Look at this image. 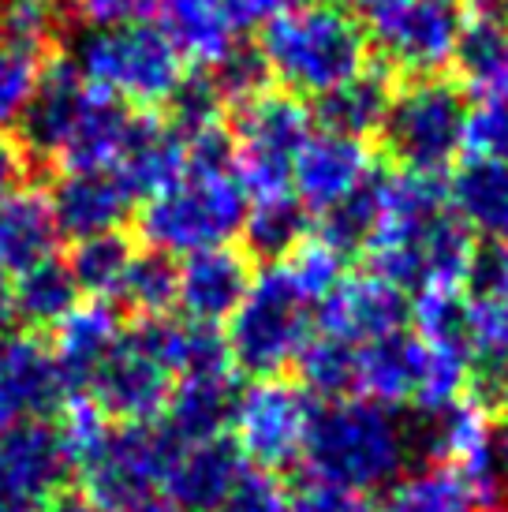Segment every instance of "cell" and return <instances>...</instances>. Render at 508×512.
<instances>
[{"label": "cell", "mask_w": 508, "mask_h": 512, "mask_svg": "<svg viewBox=\"0 0 508 512\" xmlns=\"http://www.w3.org/2000/svg\"><path fill=\"white\" fill-rule=\"evenodd\" d=\"M411 456L408 427L378 400L344 397L325 400L311 412L303 441V464L314 483L344 494H374L400 483Z\"/></svg>", "instance_id": "1"}, {"label": "cell", "mask_w": 508, "mask_h": 512, "mask_svg": "<svg viewBox=\"0 0 508 512\" xmlns=\"http://www.w3.org/2000/svg\"><path fill=\"white\" fill-rule=\"evenodd\" d=\"M258 57L292 98H325L367 68V30L333 0H299L262 27Z\"/></svg>", "instance_id": "2"}, {"label": "cell", "mask_w": 508, "mask_h": 512, "mask_svg": "<svg viewBox=\"0 0 508 512\" xmlns=\"http://www.w3.org/2000/svg\"><path fill=\"white\" fill-rule=\"evenodd\" d=\"M247 195L232 165H187V172L161 195L146 199L139 236L161 255H195L236 240L247 217Z\"/></svg>", "instance_id": "3"}, {"label": "cell", "mask_w": 508, "mask_h": 512, "mask_svg": "<svg viewBox=\"0 0 508 512\" xmlns=\"http://www.w3.org/2000/svg\"><path fill=\"white\" fill-rule=\"evenodd\" d=\"M71 68L86 86L116 98L120 105L154 109L176 98L187 79L184 53L172 45L165 27L131 23L113 30H86L75 38Z\"/></svg>", "instance_id": "4"}, {"label": "cell", "mask_w": 508, "mask_h": 512, "mask_svg": "<svg viewBox=\"0 0 508 512\" xmlns=\"http://www.w3.org/2000/svg\"><path fill=\"white\" fill-rule=\"evenodd\" d=\"M311 341V303L288 285L281 266L251 281L243 303L228 318V359L254 378H277Z\"/></svg>", "instance_id": "5"}, {"label": "cell", "mask_w": 508, "mask_h": 512, "mask_svg": "<svg viewBox=\"0 0 508 512\" xmlns=\"http://www.w3.org/2000/svg\"><path fill=\"white\" fill-rule=\"evenodd\" d=\"M311 109L284 90H266L240 105L232 135V172L247 202L292 191V161L311 139Z\"/></svg>", "instance_id": "6"}, {"label": "cell", "mask_w": 508, "mask_h": 512, "mask_svg": "<svg viewBox=\"0 0 508 512\" xmlns=\"http://www.w3.org/2000/svg\"><path fill=\"white\" fill-rule=\"evenodd\" d=\"M467 101L460 86L445 79H415L393 94L385 139L408 172L438 176L464 150Z\"/></svg>", "instance_id": "7"}, {"label": "cell", "mask_w": 508, "mask_h": 512, "mask_svg": "<svg viewBox=\"0 0 508 512\" xmlns=\"http://www.w3.org/2000/svg\"><path fill=\"white\" fill-rule=\"evenodd\" d=\"M176 453L180 449L172 438L154 423H120L83 468V494L101 512L135 509L165 483V471Z\"/></svg>", "instance_id": "8"}, {"label": "cell", "mask_w": 508, "mask_h": 512, "mask_svg": "<svg viewBox=\"0 0 508 512\" xmlns=\"http://www.w3.org/2000/svg\"><path fill=\"white\" fill-rule=\"evenodd\" d=\"M311 412V397L299 385L281 378H258L251 389L240 393L236 419H232L243 460H254L262 471L292 468L303 456Z\"/></svg>", "instance_id": "9"}, {"label": "cell", "mask_w": 508, "mask_h": 512, "mask_svg": "<svg viewBox=\"0 0 508 512\" xmlns=\"http://www.w3.org/2000/svg\"><path fill=\"white\" fill-rule=\"evenodd\" d=\"M370 23L381 57L393 68L415 79H434L456 60L464 8L460 0H400Z\"/></svg>", "instance_id": "10"}, {"label": "cell", "mask_w": 508, "mask_h": 512, "mask_svg": "<svg viewBox=\"0 0 508 512\" xmlns=\"http://www.w3.org/2000/svg\"><path fill=\"white\" fill-rule=\"evenodd\" d=\"M86 389L94 393V404L105 412V419L154 423L157 415H165L172 397V370L127 329Z\"/></svg>", "instance_id": "11"}, {"label": "cell", "mask_w": 508, "mask_h": 512, "mask_svg": "<svg viewBox=\"0 0 508 512\" xmlns=\"http://www.w3.org/2000/svg\"><path fill=\"white\" fill-rule=\"evenodd\" d=\"M68 471L57 427L27 419L0 430V512H38Z\"/></svg>", "instance_id": "12"}, {"label": "cell", "mask_w": 508, "mask_h": 512, "mask_svg": "<svg viewBox=\"0 0 508 512\" xmlns=\"http://www.w3.org/2000/svg\"><path fill=\"white\" fill-rule=\"evenodd\" d=\"M318 326L325 337L363 348L408 326V296L374 270L352 273L318 303Z\"/></svg>", "instance_id": "13"}, {"label": "cell", "mask_w": 508, "mask_h": 512, "mask_svg": "<svg viewBox=\"0 0 508 512\" xmlns=\"http://www.w3.org/2000/svg\"><path fill=\"white\" fill-rule=\"evenodd\" d=\"M374 180V157L363 139L311 131L292 161V195L303 202L307 214H325L363 184Z\"/></svg>", "instance_id": "14"}, {"label": "cell", "mask_w": 508, "mask_h": 512, "mask_svg": "<svg viewBox=\"0 0 508 512\" xmlns=\"http://www.w3.org/2000/svg\"><path fill=\"white\" fill-rule=\"evenodd\" d=\"M68 397L49 348L34 337L8 333L0 341V430L57 412Z\"/></svg>", "instance_id": "15"}, {"label": "cell", "mask_w": 508, "mask_h": 512, "mask_svg": "<svg viewBox=\"0 0 508 512\" xmlns=\"http://www.w3.org/2000/svg\"><path fill=\"white\" fill-rule=\"evenodd\" d=\"M240 378L236 367L198 370V374H180L172 385V397L165 404V423L161 430L172 438L176 449L198 445V441L225 438V430L236 419L240 404Z\"/></svg>", "instance_id": "16"}, {"label": "cell", "mask_w": 508, "mask_h": 512, "mask_svg": "<svg viewBox=\"0 0 508 512\" xmlns=\"http://www.w3.org/2000/svg\"><path fill=\"white\" fill-rule=\"evenodd\" d=\"M251 262L236 247H210V251H195L184 258L180 266V288H176V303L187 314V322L198 326H217L228 322L232 311L243 303L247 288H251Z\"/></svg>", "instance_id": "17"}, {"label": "cell", "mask_w": 508, "mask_h": 512, "mask_svg": "<svg viewBox=\"0 0 508 512\" xmlns=\"http://www.w3.org/2000/svg\"><path fill=\"white\" fill-rule=\"evenodd\" d=\"M124 337L120 311L109 299H86L75 303L57 326H53V348L49 356L57 363L60 378L68 385V393H79L90 385L98 367L109 359L116 344Z\"/></svg>", "instance_id": "18"}, {"label": "cell", "mask_w": 508, "mask_h": 512, "mask_svg": "<svg viewBox=\"0 0 508 512\" xmlns=\"http://www.w3.org/2000/svg\"><path fill=\"white\" fill-rule=\"evenodd\" d=\"M243 471L247 464L236 441H198L172 456L161 490L169 494V505H176L180 512H217Z\"/></svg>", "instance_id": "19"}, {"label": "cell", "mask_w": 508, "mask_h": 512, "mask_svg": "<svg viewBox=\"0 0 508 512\" xmlns=\"http://www.w3.org/2000/svg\"><path fill=\"white\" fill-rule=\"evenodd\" d=\"M131 202L135 199L116 180V172H68L49 195L60 236H71V240L120 232L131 214Z\"/></svg>", "instance_id": "20"}, {"label": "cell", "mask_w": 508, "mask_h": 512, "mask_svg": "<svg viewBox=\"0 0 508 512\" xmlns=\"http://www.w3.org/2000/svg\"><path fill=\"white\" fill-rule=\"evenodd\" d=\"M113 172L131 191V199H154L187 172L184 135L157 116H135L131 139H127Z\"/></svg>", "instance_id": "21"}, {"label": "cell", "mask_w": 508, "mask_h": 512, "mask_svg": "<svg viewBox=\"0 0 508 512\" xmlns=\"http://www.w3.org/2000/svg\"><path fill=\"white\" fill-rule=\"evenodd\" d=\"M449 210L460 225L486 243H508V161L467 157L452 172Z\"/></svg>", "instance_id": "22"}, {"label": "cell", "mask_w": 508, "mask_h": 512, "mask_svg": "<svg viewBox=\"0 0 508 512\" xmlns=\"http://www.w3.org/2000/svg\"><path fill=\"white\" fill-rule=\"evenodd\" d=\"M426 344L411 333H393L355 348V393L367 400H378L385 408L411 404L423 382Z\"/></svg>", "instance_id": "23"}, {"label": "cell", "mask_w": 508, "mask_h": 512, "mask_svg": "<svg viewBox=\"0 0 508 512\" xmlns=\"http://www.w3.org/2000/svg\"><path fill=\"white\" fill-rule=\"evenodd\" d=\"M90 86L83 83V75L71 68V60H60L53 68L42 72V83L34 90L27 116H23V139L34 154L42 157H60L68 135L75 131L79 116H83L86 101H90Z\"/></svg>", "instance_id": "24"}, {"label": "cell", "mask_w": 508, "mask_h": 512, "mask_svg": "<svg viewBox=\"0 0 508 512\" xmlns=\"http://www.w3.org/2000/svg\"><path fill=\"white\" fill-rule=\"evenodd\" d=\"M60 240L53 206L42 191L19 187L15 195L0 199V273H27L53 258Z\"/></svg>", "instance_id": "25"}, {"label": "cell", "mask_w": 508, "mask_h": 512, "mask_svg": "<svg viewBox=\"0 0 508 512\" xmlns=\"http://www.w3.org/2000/svg\"><path fill=\"white\" fill-rule=\"evenodd\" d=\"M131 128H135V116L116 98L94 90L57 161H64L68 172H113L131 139Z\"/></svg>", "instance_id": "26"}, {"label": "cell", "mask_w": 508, "mask_h": 512, "mask_svg": "<svg viewBox=\"0 0 508 512\" xmlns=\"http://www.w3.org/2000/svg\"><path fill=\"white\" fill-rule=\"evenodd\" d=\"M389 109H393V83L381 68H363L348 83H340L337 90L318 98L322 131L363 139V143H367V135L385 128Z\"/></svg>", "instance_id": "27"}, {"label": "cell", "mask_w": 508, "mask_h": 512, "mask_svg": "<svg viewBox=\"0 0 508 512\" xmlns=\"http://www.w3.org/2000/svg\"><path fill=\"white\" fill-rule=\"evenodd\" d=\"M131 243L120 232H105V236H90V240H75V251L68 258V273L79 296L90 299H113L124 288V277L131 270Z\"/></svg>", "instance_id": "28"}, {"label": "cell", "mask_w": 508, "mask_h": 512, "mask_svg": "<svg viewBox=\"0 0 508 512\" xmlns=\"http://www.w3.org/2000/svg\"><path fill=\"white\" fill-rule=\"evenodd\" d=\"M240 236L258 258H284L307 240V210L288 191L277 199H258L247 206Z\"/></svg>", "instance_id": "29"}, {"label": "cell", "mask_w": 508, "mask_h": 512, "mask_svg": "<svg viewBox=\"0 0 508 512\" xmlns=\"http://www.w3.org/2000/svg\"><path fill=\"white\" fill-rule=\"evenodd\" d=\"M12 292L15 314L34 329H53L79 303V288L71 281L68 262L57 258H45L42 266L19 273V285H12Z\"/></svg>", "instance_id": "30"}, {"label": "cell", "mask_w": 508, "mask_h": 512, "mask_svg": "<svg viewBox=\"0 0 508 512\" xmlns=\"http://www.w3.org/2000/svg\"><path fill=\"white\" fill-rule=\"evenodd\" d=\"M378 512H482L467 483L452 468L430 464L389 490Z\"/></svg>", "instance_id": "31"}, {"label": "cell", "mask_w": 508, "mask_h": 512, "mask_svg": "<svg viewBox=\"0 0 508 512\" xmlns=\"http://www.w3.org/2000/svg\"><path fill=\"white\" fill-rule=\"evenodd\" d=\"M299 389L307 397L344 400L355 393V348L337 337H314L296 356Z\"/></svg>", "instance_id": "32"}, {"label": "cell", "mask_w": 508, "mask_h": 512, "mask_svg": "<svg viewBox=\"0 0 508 512\" xmlns=\"http://www.w3.org/2000/svg\"><path fill=\"white\" fill-rule=\"evenodd\" d=\"M464 307V288H419V296L408 299V322L415 326V337L423 344L467 348Z\"/></svg>", "instance_id": "33"}, {"label": "cell", "mask_w": 508, "mask_h": 512, "mask_svg": "<svg viewBox=\"0 0 508 512\" xmlns=\"http://www.w3.org/2000/svg\"><path fill=\"white\" fill-rule=\"evenodd\" d=\"M176 288H180V266L161 251H146L131 258L120 299L142 318H165L176 307Z\"/></svg>", "instance_id": "34"}, {"label": "cell", "mask_w": 508, "mask_h": 512, "mask_svg": "<svg viewBox=\"0 0 508 512\" xmlns=\"http://www.w3.org/2000/svg\"><path fill=\"white\" fill-rule=\"evenodd\" d=\"M42 53L27 45L0 42V135L23 124L34 90L42 83Z\"/></svg>", "instance_id": "35"}, {"label": "cell", "mask_w": 508, "mask_h": 512, "mask_svg": "<svg viewBox=\"0 0 508 512\" xmlns=\"http://www.w3.org/2000/svg\"><path fill=\"white\" fill-rule=\"evenodd\" d=\"M277 266H281V273L288 277V285L296 288L311 307L322 303V299L344 281V255H340L337 247H329L325 240H318V236H307V240L299 243L292 255H284Z\"/></svg>", "instance_id": "36"}, {"label": "cell", "mask_w": 508, "mask_h": 512, "mask_svg": "<svg viewBox=\"0 0 508 512\" xmlns=\"http://www.w3.org/2000/svg\"><path fill=\"white\" fill-rule=\"evenodd\" d=\"M378 184L381 176L374 172V180L363 184L355 195H348L344 202H337L333 210L322 214V236L329 247H337L340 255L367 247L374 236V221H378Z\"/></svg>", "instance_id": "37"}, {"label": "cell", "mask_w": 508, "mask_h": 512, "mask_svg": "<svg viewBox=\"0 0 508 512\" xmlns=\"http://www.w3.org/2000/svg\"><path fill=\"white\" fill-rule=\"evenodd\" d=\"M467 348L471 363H505L508 367V296L467 292Z\"/></svg>", "instance_id": "38"}, {"label": "cell", "mask_w": 508, "mask_h": 512, "mask_svg": "<svg viewBox=\"0 0 508 512\" xmlns=\"http://www.w3.org/2000/svg\"><path fill=\"white\" fill-rule=\"evenodd\" d=\"M109 430H113V423L105 419V412L94 400H71L57 423V438L64 456H68V468L83 471L94 460V453L105 445Z\"/></svg>", "instance_id": "39"}, {"label": "cell", "mask_w": 508, "mask_h": 512, "mask_svg": "<svg viewBox=\"0 0 508 512\" xmlns=\"http://www.w3.org/2000/svg\"><path fill=\"white\" fill-rule=\"evenodd\" d=\"M221 109H225V98L217 94L210 75L184 79V86L172 98V128L184 139H195L202 131L221 128Z\"/></svg>", "instance_id": "40"}, {"label": "cell", "mask_w": 508, "mask_h": 512, "mask_svg": "<svg viewBox=\"0 0 508 512\" xmlns=\"http://www.w3.org/2000/svg\"><path fill=\"white\" fill-rule=\"evenodd\" d=\"M57 30V4L53 0H4L0 4V42L27 45L42 53Z\"/></svg>", "instance_id": "41"}, {"label": "cell", "mask_w": 508, "mask_h": 512, "mask_svg": "<svg viewBox=\"0 0 508 512\" xmlns=\"http://www.w3.org/2000/svg\"><path fill=\"white\" fill-rule=\"evenodd\" d=\"M213 86L217 94L225 98V105H247L251 98L266 94L269 86V72L258 49H232L221 64H213Z\"/></svg>", "instance_id": "42"}, {"label": "cell", "mask_w": 508, "mask_h": 512, "mask_svg": "<svg viewBox=\"0 0 508 512\" xmlns=\"http://www.w3.org/2000/svg\"><path fill=\"white\" fill-rule=\"evenodd\" d=\"M464 150L471 157L508 161V101L482 98L475 109H467Z\"/></svg>", "instance_id": "43"}, {"label": "cell", "mask_w": 508, "mask_h": 512, "mask_svg": "<svg viewBox=\"0 0 508 512\" xmlns=\"http://www.w3.org/2000/svg\"><path fill=\"white\" fill-rule=\"evenodd\" d=\"M217 512H288V490L273 471H243Z\"/></svg>", "instance_id": "44"}, {"label": "cell", "mask_w": 508, "mask_h": 512, "mask_svg": "<svg viewBox=\"0 0 508 512\" xmlns=\"http://www.w3.org/2000/svg\"><path fill=\"white\" fill-rule=\"evenodd\" d=\"M71 8L86 23V30H113L146 23V15L157 8V0H71Z\"/></svg>", "instance_id": "45"}, {"label": "cell", "mask_w": 508, "mask_h": 512, "mask_svg": "<svg viewBox=\"0 0 508 512\" xmlns=\"http://www.w3.org/2000/svg\"><path fill=\"white\" fill-rule=\"evenodd\" d=\"M464 288L475 296H508V243H486L475 251Z\"/></svg>", "instance_id": "46"}, {"label": "cell", "mask_w": 508, "mask_h": 512, "mask_svg": "<svg viewBox=\"0 0 508 512\" xmlns=\"http://www.w3.org/2000/svg\"><path fill=\"white\" fill-rule=\"evenodd\" d=\"M288 512H370V505L359 494H344L333 486L311 483L296 498H288Z\"/></svg>", "instance_id": "47"}, {"label": "cell", "mask_w": 508, "mask_h": 512, "mask_svg": "<svg viewBox=\"0 0 508 512\" xmlns=\"http://www.w3.org/2000/svg\"><path fill=\"white\" fill-rule=\"evenodd\" d=\"M292 4H299V0H228V15H232L236 30L266 27V23H273L277 15L288 12Z\"/></svg>", "instance_id": "48"}, {"label": "cell", "mask_w": 508, "mask_h": 512, "mask_svg": "<svg viewBox=\"0 0 508 512\" xmlns=\"http://www.w3.org/2000/svg\"><path fill=\"white\" fill-rule=\"evenodd\" d=\"M27 180V154L23 146L12 143L8 135H0V199L15 195Z\"/></svg>", "instance_id": "49"}, {"label": "cell", "mask_w": 508, "mask_h": 512, "mask_svg": "<svg viewBox=\"0 0 508 512\" xmlns=\"http://www.w3.org/2000/svg\"><path fill=\"white\" fill-rule=\"evenodd\" d=\"M38 512H101L86 494H53Z\"/></svg>", "instance_id": "50"}, {"label": "cell", "mask_w": 508, "mask_h": 512, "mask_svg": "<svg viewBox=\"0 0 508 512\" xmlns=\"http://www.w3.org/2000/svg\"><path fill=\"white\" fill-rule=\"evenodd\" d=\"M15 322H19V314H15V292L8 285V277L0 273V341L12 333Z\"/></svg>", "instance_id": "51"}, {"label": "cell", "mask_w": 508, "mask_h": 512, "mask_svg": "<svg viewBox=\"0 0 508 512\" xmlns=\"http://www.w3.org/2000/svg\"><path fill=\"white\" fill-rule=\"evenodd\" d=\"M479 98H501L508 101V38H505V49H501V60H497L494 75H490V83L482 90Z\"/></svg>", "instance_id": "52"}, {"label": "cell", "mask_w": 508, "mask_h": 512, "mask_svg": "<svg viewBox=\"0 0 508 512\" xmlns=\"http://www.w3.org/2000/svg\"><path fill=\"white\" fill-rule=\"evenodd\" d=\"M494 464L501 471V479L508 483V408L494 423Z\"/></svg>", "instance_id": "53"}, {"label": "cell", "mask_w": 508, "mask_h": 512, "mask_svg": "<svg viewBox=\"0 0 508 512\" xmlns=\"http://www.w3.org/2000/svg\"><path fill=\"white\" fill-rule=\"evenodd\" d=\"M161 12H184V8H228V0H157Z\"/></svg>", "instance_id": "54"}, {"label": "cell", "mask_w": 508, "mask_h": 512, "mask_svg": "<svg viewBox=\"0 0 508 512\" xmlns=\"http://www.w3.org/2000/svg\"><path fill=\"white\" fill-rule=\"evenodd\" d=\"M359 4H363V12H367L370 19H374V15L389 12V8H393V4H400V0H359Z\"/></svg>", "instance_id": "55"}, {"label": "cell", "mask_w": 508, "mask_h": 512, "mask_svg": "<svg viewBox=\"0 0 508 512\" xmlns=\"http://www.w3.org/2000/svg\"><path fill=\"white\" fill-rule=\"evenodd\" d=\"M127 512H180L176 505H169V501H142V505H135V509H127Z\"/></svg>", "instance_id": "56"}, {"label": "cell", "mask_w": 508, "mask_h": 512, "mask_svg": "<svg viewBox=\"0 0 508 512\" xmlns=\"http://www.w3.org/2000/svg\"><path fill=\"white\" fill-rule=\"evenodd\" d=\"M333 4H337V0H333Z\"/></svg>", "instance_id": "57"}]
</instances>
